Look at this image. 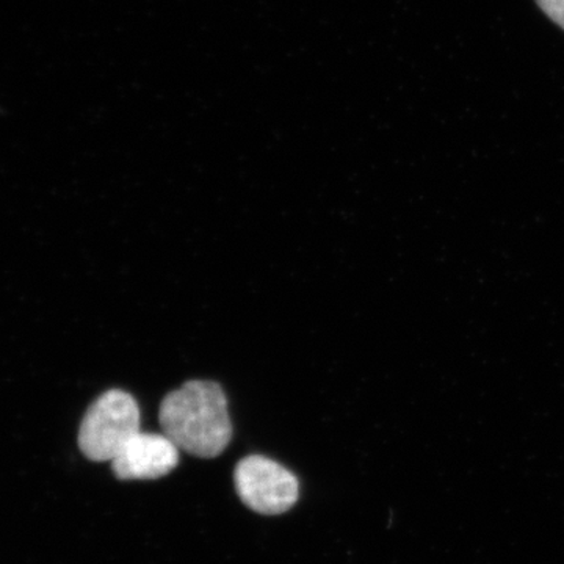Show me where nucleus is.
Listing matches in <instances>:
<instances>
[{
	"label": "nucleus",
	"instance_id": "f257e3e1",
	"mask_svg": "<svg viewBox=\"0 0 564 564\" xmlns=\"http://www.w3.org/2000/svg\"><path fill=\"white\" fill-rule=\"evenodd\" d=\"M162 432L177 448L198 458H217L232 440L228 400L214 381H188L162 400Z\"/></svg>",
	"mask_w": 564,
	"mask_h": 564
},
{
	"label": "nucleus",
	"instance_id": "f03ea898",
	"mask_svg": "<svg viewBox=\"0 0 564 564\" xmlns=\"http://www.w3.org/2000/svg\"><path fill=\"white\" fill-rule=\"evenodd\" d=\"M140 432V408L131 393L110 389L88 408L80 423L82 454L95 463L113 462Z\"/></svg>",
	"mask_w": 564,
	"mask_h": 564
},
{
	"label": "nucleus",
	"instance_id": "7ed1b4c3",
	"mask_svg": "<svg viewBox=\"0 0 564 564\" xmlns=\"http://www.w3.org/2000/svg\"><path fill=\"white\" fill-rule=\"evenodd\" d=\"M234 484L240 500L259 514H282L299 502L300 484L295 475L267 456L251 455L239 462Z\"/></svg>",
	"mask_w": 564,
	"mask_h": 564
},
{
	"label": "nucleus",
	"instance_id": "20e7f679",
	"mask_svg": "<svg viewBox=\"0 0 564 564\" xmlns=\"http://www.w3.org/2000/svg\"><path fill=\"white\" fill-rule=\"evenodd\" d=\"M180 448L165 434L139 432L111 462L118 480H158L176 469Z\"/></svg>",
	"mask_w": 564,
	"mask_h": 564
},
{
	"label": "nucleus",
	"instance_id": "39448f33",
	"mask_svg": "<svg viewBox=\"0 0 564 564\" xmlns=\"http://www.w3.org/2000/svg\"><path fill=\"white\" fill-rule=\"evenodd\" d=\"M544 13L564 29V0H536Z\"/></svg>",
	"mask_w": 564,
	"mask_h": 564
}]
</instances>
